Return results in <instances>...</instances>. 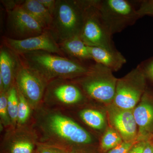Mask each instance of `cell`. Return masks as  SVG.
Wrapping results in <instances>:
<instances>
[{"label": "cell", "instance_id": "obj_17", "mask_svg": "<svg viewBox=\"0 0 153 153\" xmlns=\"http://www.w3.org/2000/svg\"><path fill=\"white\" fill-rule=\"evenodd\" d=\"M20 6L40 23L45 30H49L52 25L53 17L38 0H26Z\"/></svg>", "mask_w": 153, "mask_h": 153}, {"label": "cell", "instance_id": "obj_3", "mask_svg": "<svg viewBox=\"0 0 153 153\" xmlns=\"http://www.w3.org/2000/svg\"><path fill=\"white\" fill-rule=\"evenodd\" d=\"M102 23L112 36L135 24L140 19L137 9L127 0H95Z\"/></svg>", "mask_w": 153, "mask_h": 153}, {"label": "cell", "instance_id": "obj_13", "mask_svg": "<svg viewBox=\"0 0 153 153\" xmlns=\"http://www.w3.org/2000/svg\"><path fill=\"white\" fill-rule=\"evenodd\" d=\"M149 97L145 94L142 102L133 111L141 139L148 136L153 130V105Z\"/></svg>", "mask_w": 153, "mask_h": 153}, {"label": "cell", "instance_id": "obj_28", "mask_svg": "<svg viewBox=\"0 0 153 153\" xmlns=\"http://www.w3.org/2000/svg\"><path fill=\"white\" fill-rule=\"evenodd\" d=\"M24 1H12V0H2L1 3L4 7L7 12L13 10L18 6L22 4Z\"/></svg>", "mask_w": 153, "mask_h": 153}, {"label": "cell", "instance_id": "obj_9", "mask_svg": "<svg viewBox=\"0 0 153 153\" xmlns=\"http://www.w3.org/2000/svg\"><path fill=\"white\" fill-rule=\"evenodd\" d=\"M7 26L10 32L21 40L41 35L46 30L27 11L19 5L8 11Z\"/></svg>", "mask_w": 153, "mask_h": 153}, {"label": "cell", "instance_id": "obj_27", "mask_svg": "<svg viewBox=\"0 0 153 153\" xmlns=\"http://www.w3.org/2000/svg\"><path fill=\"white\" fill-rule=\"evenodd\" d=\"M133 145L132 142H124L111 150L108 153H128Z\"/></svg>", "mask_w": 153, "mask_h": 153}, {"label": "cell", "instance_id": "obj_11", "mask_svg": "<svg viewBox=\"0 0 153 153\" xmlns=\"http://www.w3.org/2000/svg\"><path fill=\"white\" fill-rule=\"evenodd\" d=\"M22 60L18 54L6 44L0 48V78L4 84V91L7 92L15 82L16 76L22 66Z\"/></svg>", "mask_w": 153, "mask_h": 153}, {"label": "cell", "instance_id": "obj_2", "mask_svg": "<svg viewBox=\"0 0 153 153\" xmlns=\"http://www.w3.org/2000/svg\"><path fill=\"white\" fill-rule=\"evenodd\" d=\"M87 0H57L48 31L58 43L80 36Z\"/></svg>", "mask_w": 153, "mask_h": 153}, {"label": "cell", "instance_id": "obj_15", "mask_svg": "<svg viewBox=\"0 0 153 153\" xmlns=\"http://www.w3.org/2000/svg\"><path fill=\"white\" fill-rule=\"evenodd\" d=\"M52 81L48 92L54 98L65 104H74L83 98L82 91L76 85L63 81Z\"/></svg>", "mask_w": 153, "mask_h": 153}, {"label": "cell", "instance_id": "obj_6", "mask_svg": "<svg viewBox=\"0 0 153 153\" xmlns=\"http://www.w3.org/2000/svg\"><path fill=\"white\" fill-rule=\"evenodd\" d=\"M145 78L138 65L124 77L117 79L113 100L116 106L125 110L133 108L145 90Z\"/></svg>", "mask_w": 153, "mask_h": 153}, {"label": "cell", "instance_id": "obj_7", "mask_svg": "<svg viewBox=\"0 0 153 153\" xmlns=\"http://www.w3.org/2000/svg\"><path fill=\"white\" fill-rule=\"evenodd\" d=\"M15 82L17 89L28 102L36 104L41 100L48 81L22 62L16 76Z\"/></svg>", "mask_w": 153, "mask_h": 153}, {"label": "cell", "instance_id": "obj_12", "mask_svg": "<svg viewBox=\"0 0 153 153\" xmlns=\"http://www.w3.org/2000/svg\"><path fill=\"white\" fill-rule=\"evenodd\" d=\"M110 120L125 142H132L135 139L137 125L133 112L131 110L121 109L112 106L108 110Z\"/></svg>", "mask_w": 153, "mask_h": 153}, {"label": "cell", "instance_id": "obj_10", "mask_svg": "<svg viewBox=\"0 0 153 153\" xmlns=\"http://www.w3.org/2000/svg\"><path fill=\"white\" fill-rule=\"evenodd\" d=\"M50 130L60 138L76 144L91 143V137L87 131L74 121L59 114L51 116L48 121Z\"/></svg>", "mask_w": 153, "mask_h": 153}, {"label": "cell", "instance_id": "obj_1", "mask_svg": "<svg viewBox=\"0 0 153 153\" xmlns=\"http://www.w3.org/2000/svg\"><path fill=\"white\" fill-rule=\"evenodd\" d=\"M19 56L25 65L47 81L80 77L89 71L91 66L79 60L43 51L27 52Z\"/></svg>", "mask_w": 153, "mask_h": 153}, {"label": "cell", "instance_id": "obj_29", "mask_svg": "<svg viewBox=\"0 0 153 153\" xmlns=\"http://www.w3.org/2000/svg\"><path fill=\"white\" fill-rule=\"evenodd\" d=\"M46 9L53 16L56 7L57 0H38Z\"/></svg>", "mask_w": 153, "mask_h": 153}, {"label": "cell", "instance_id": "obj_24", "mask_svg": "<svg viewBox=\"0 0 153 153\" xmlns=\"http://www.w3.org/2000/svg\"><path fill=\"white\" fill-rule=\"evenodd\" d=\"M70 151L66 148L49 144L39 145L37 148L36 153H69Z\"/></svg>", "mask_w": 153, "mask_h": 153}, {"label": "cell", "instance_id": "obj_21", "mask_svg": "<svg viewBox=\"0 0 153 153\" xmlns=\"http://www.w3.org/2000/svg\"><path fill=\"white\" fill-rule=\"evenodd\" d=\"M35 145L27 139H19L11 143L6 153H35Z\"/></svg>", "mask_w": 153, "mask_h": 153}, {"label": "cell", "instance_id": "obj_22", "mask_svg": "<svg viewBox=\"0 0 153 153\" xmlns=\"http://www.w3.org/2000/svg\"><path fill=\"white\" fill-rule=\"evenodd\" d=\"M19 108L17 121L20 124L25 123L29 118L30 109L28 102L24 95L18 90Z\"/></svg>", "mask_w": 153, "mask_h": 153}, {"label": "cell", "instance_id": "obj_31", "mask_svg": "<svg viewBox=\"0 0 153 153\" xmlns=\"http://www.w3.org/2000/svg\"><path fill=\"white\" fill-rule=\"evenodd\" d=\"M143 153H153V146L149 143H146Z\"/></svg>", "mask_w": 153, "mask_h": 153}, {"label": "cell", "instance_id": "obj_32", "mask_svg": "<svg viewBox=\"0 0 153 153\" xmlns=\"http://www.w3.org/2000/svg\"><path fill=\"white\" fill-rule=\"evenodd\" d=\"M69 153H80L79 152H77V151L75 150H72L71 151H70V152Z\"/></svg>", "mask_w": 153, "mask_h": 153}, {"label": "cell", "instance_id": "obj_30", "mask_svg": "<svg viewBox=\"0 0 153 153\" xmlns=\"http://www.w3.org/2000/svg\"><path fill=\"white\" fill-rule=\"evenodd\" d=\"M146 143L142 142L132 147L128 153H143Z\"/></svg>", "mask_w": 153, "mask_h": 153}, {"label": "cell", "instance_id": "obj_26", "mask_svg": "<svg viewBox=\"0 0 153 153\" xmlns=\"http://www.w3.org/2000/svg\"><path fill=\"white\" fill-rule=\"evenodd\" d=\"M146 77L153 81V57L143 61L139 64Z\"/></svg>", "mask_w": 153, "mask_h": 153}, {"label": "cell", "instance_id": "obj_5", "mask_svg": "<svg viewBox=\"0 0 153 153\" xmlns=\"http://www.w3.org/2000/svg\"><path fill=\"white\" fill-rule=\"evenodd\" d=\"M112 36L102 21L95 5V0H87L80 38L88 47L117 50Z\"/></svg>", "mask_w": 153, "mask_h": 153}, {"label": "cell", "instance_id": "obj_20", "mask_svg": "<svg viewBox=\"0 0 153 153\" xmlns=\"http://www.w3.org/2000/svg\"><path fill=\"white\" fill-rule=\"evenodd\" d=\"M122 143V138L120 135L113 129L109 128L105 132L102 139L101 147L103 150H109Z\"/></svg>", "mask_w": 153, "mask_h": 153}, {"label": "cell", "instance_id": "obj_16", "mask_svg": "<svg viewBox=\"0 0 153 153\" xmlns=\"http://www.w3.org/2000/svg\"><path fill=\"white\" fill-rule=\"evenodd\" d=\"M63 53H66L71 59L83 62L92 60L89 47L84 43L79 36L69 38L58 43Z\"/></svg>", "mask_w": 153, "mask_h": 153}, {"label": "cell", "instance_id": "obj_4", "mask_svg": "<svg viewBox=\"0 0 153 153\" xmlns=\"http://www.w3.org/2000/svg\"><path fill=\"white\" fill-rule=\"evenodd\" d=\"M112 72L99 63L92 64L89 71L79 77L82 89L96 100L104 102L112 101L115 94L117 79L113 76Z\"/></svg>", "mask_w": 153, "mask_h": 153}, {"label": "cell", "instance_id": "obj_14", "mask_svg": "<svg viewBox=\"0 0 153 153\" xmlns=\"http://www.w3.org/2000/svg\"><path fill=\"white\" fill-rule=\"evenodd\" d=\"M89 50L92 60L112 71H118L126 63L125 57L117 49L89 47Z\"/></svg>", "mask_w": 153, "mask_h": 153}, {"label": "cell", "instance_id": "obj_18", "mask_svg": "<svg viewBox=\"0 0 153 153\" xmlns=\"http://www.w3.org/2000/svg\"><path fill=\"white\" fill-rule=\"evenodd\" d=\"M82 120L94 129L101 130L105 126V120L102 113L94 110H83L80 113Z\"/></svg>", "mask_w": 153, "mask_h": 153}, {"label": "cell", "instance_id": "obj_25", "mask_svg": "<svg viewBox=\"0 0 153 153\" xmlns=\"http://www.w3.org/2000/svg\"><path fill=\"white\" fill-rule=\"evenodd\" d=\"M138 9H137L140 18L145 16H153V0L140 1Z\"/></svg>", "mask_w": 153, "mask_h": 153}, {"label": "cell", "instance_id": "obj_19", "mask_svg": "<svg viewBox=\"0 0 153 153\" xmlns=\"http://www.w3.org/2000/svg\"><path fill=\"white\" fill-rule=\"evenodd\" d=\"M7 107L9 117L11 121L15 123L18 119L19 108V95L18 91L16 85L10 88L7 92Z\"/></svg>", "mask_w": 153, "mask_h": 153}, {"label": "cell", "instance_id": "obj_8", "mask_svg": "<svg viewBox=\"0 0 153 153\" xmlns=\"http://www.w3.org/2000/svg\"><path fill=\"white\" fill-rule=\"evenodd\" d=\"M5 44L19 55L43 51L64 56L58 43L48 30L38 36L21 40L8 37L5 39Z\"/></svg>", "mask_w": 153, "mask_h": 153}, {"label": "cell", "instance_id": "obj_23", "mask_svg": "<svg viewBox=\"0 0 153 153\" xmlns=\"http://www.w3.org/2000/svg\"><path fill=\"white\" fill-rule=\"evenodd\" d=\"M0 116L3 123L8 125L10 122L7 107V92H1L0 96Z\"/></svg>", "mask_w": 153, "mask_h": 153}]
</instances>
